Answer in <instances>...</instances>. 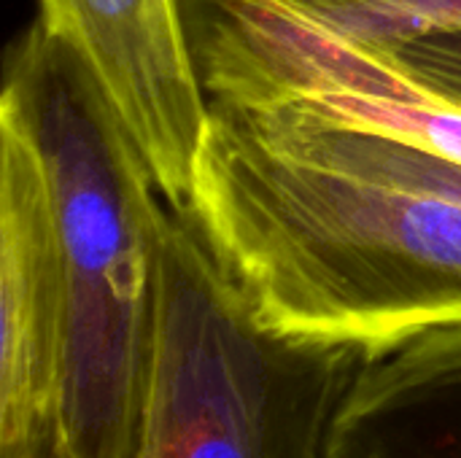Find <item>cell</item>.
I'll return each instance as SVG.
<instances>
[{
    "instance_id": "7a4b0ae2",
    "label": "cell",
    "mask_w": 461,
    "mask_h": 458,
    "mask_svg": "<svg viewBox=\"0 0 461 458\" xmlns=\"http://www.w3.org/2000/svg\"><path fill=\"white\" fill-rule=\"evenodd\" d=\"M3 84L19 94L41 138L65 240L57 458H132L157 224L167 200L89 76L38 22L8 51Z\"/></svg>"
},
{
    "instance_id": "5b68a950",
    "label": "cell",
    "mask_w": 461,
    "mask_h": 458,
    "mask_svg": "<svg viewBox=\"0 0 461 458\" xmlns=\"http://www.w3.org/2000/svg\"><path fill=\"white\" fill-rule=\"evenodd\" d=\"M68 265L35 124L0 100V458H57Z\"/></svg>"
},
{
    "instance_id": "277c9868",
    "label": "cell",
    "mask_w": 461,
    "mask_h": 458,
    "mask_svg": "<svg viewBox=\"0 0 461 458\" xmlns=\"http://www.w3.org/2000/svg\"><path fill=\"white\" fill-rule=\"evenodd\" d=\"M208 97L292 100L461 165V103L413 78L389 46L330 32L262 0H186Z\"/></svg>"
},
{
    "instance_id": "52a82bcc",
    "label": "cell",
    "mask_w": 461,
    "mask_h": 458,
    "mask_svg": "<svg viewBox=\"0 0 461 458\" xmlns=\"http://www.w3.org/2000/svg\"><path fill=\"white\" fill-rule=\"evenodd\" d=\"M327 458H461V335L365 362L335 413Z\"/></svg>"
},
{
    "instance_id": "3957f363",
    "label": "cell",
    "mask_w": 461,
    "mask_h": 458,
    "mask_svg": "<svg viewBox=\"0 0 461 458\" xmlns=\"http://www.w3.org/2000/svg\"><path fill=\"white\" fill-rule=\"evenodd\" d=\"M362 364L257 329L189 213L162 208L132 458H327Z\"/></svg>"
},
{
    "instance_id": "6da1fadb",
    "label": "cell",
    "mask_w": 461,
    "mask_h": 458,
    "mask_svg": "<svg viewBox=\"0 0 461 458\" xmlns=\"http://www.w3.org/2000/svg\"><path fill=\"white\" fill-rule=\"evenodd\" d=\"M186 213L257 329L365 362L461 332V202L213 100Z\"/></svg>"
},
{
    "instance_id": "9c48e42d",
    "label": "cell",
    "mask_w": 461,
    "mask_h": 458,
    "mask_svg": "<svg viewBox=\"0 0 461 458\" xmlns=\"http://www.w3.org/2000/svg\"><path fill=\"white\" fill-rule=\"evenodd\" d=\"M386 11L408 40L461 32V0H386Z\"/></svg>"
},
{
    "instance_id": "8992f818",
    "label": "cell",
    "mask_w": 461,
    "mask_h": 458,
    "mask_svg": "<svg viewBox=\"0 0 461 458\" xmlns=\"http://www.w3.org/2000/svg\"><path fill=\"white\" fill-rule=\"evenodd\" d=\"M38 27L89 76L157 189L186 211L208 127L186 0H35Z\"/></svg>"
},
{
    "instance_id": "ba28073f",
    "label": "cell",
    "mask_w": 461,
    "mask_h": 458,
    "mask_svg": "<svg viewBox=\"0 0 461 458\" xmlns=\"http://www.w3.org/2000/svg\"><path fill=\"white\" fill-rule=\"evenodd\" d=\"M389 49L413 78L461 103V32L427 35Z\"/></svg>"
}]
</instances>
